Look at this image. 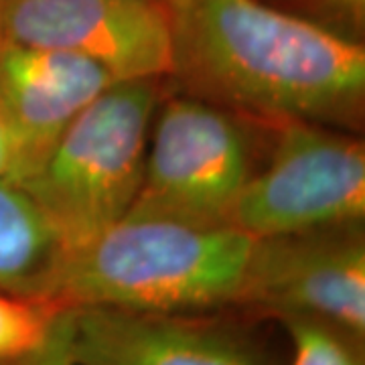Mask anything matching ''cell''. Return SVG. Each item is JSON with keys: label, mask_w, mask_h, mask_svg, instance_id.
<instances>
[{"label": "cell", "mask_w": 365, "mask_h": 365, "mask_svg": "<svg viewBox=\"0 0 365 365\" xmlns=\"http://www.w3.org/2000/svg\"><path fill=\"white\" fill-rule=\"evenodd\" d=\"M175 71L215 102L272 122L357 112L364 45L262 0H165Z\"/></svg>", "instance_id": "obj_1"}, {"label": "cell", "mask_w": 365, "mask_h": 365, "mask_svg": "<svg viewBox=\"0 0 365 365\" xmlns=\"http://www.w3.org/2000/svg\"><path fill=\"white\" fill-rule=\"evenodd\" d=\"M254 250L256 237L227 223L126 215L63 256L43 300L146 313L242 309Z\"/></svg>", "instance_id": "obj_2"}, {"label": "cell", "mask_w": 365, "mask_h": 365, "mask_svg": "<svg viewBox=\"0 0 365 365\" xmlns=\"http://www.w3.org/2000/svg\"><path fill=\"white\" fill-rule=\"evenodd\" d=\"M158 100L157 79L112 83L19 181L57 230L66 256L128 215L143 182Z\"/></svg>", "instance_id": "obj_3"}, {"label": "cell", "mask_w": 365, "mask_h": 365, "mask_svg": "<svg viewBox=\"0 0 365 365\" xmlns=\"http://www.w3.org/2000/svg\"><path fill=\"white\" fill-rule=\"evenodd\" d=\"M252 173L248 132L237 118L211 100L170 98L157 108L128 215L225 225Z\"/></svg>", "instance_id": "obj_4"}, {"label": "cell", "mask_w": 365, "mask_h": 365, "mask_svg": "<svg viewBox=\"0 0 365 365\" xmlns=\"http://www.w3.org/2000/svg\"><path fill=\"white\" fill-rule=\"evenodd\" d=\"M270 163L242 189L227 223L256 240L361 223L364 143L319 122H276Z\"/></svg>", "instance_id": "obj_5"}, {"label": "cell", "mask_w": 365, "mask_h": 365, "mask_svg": "<svg viewBox=\"0 0 365 365\" xmlns=\"http://www.w3.org/2000/svg\"><path fill=\"white\" fill-rule=\"evenodd\" d=\"M0 37L79 55L114 81L175 71L165 0H9Z\"/></svg>", "instance_id": "obj_6"}, {"label": "cell", "mask_w": 365, "mask_h": 365, "mask_svg": "<svg viewBox=\"0 0 365 365\" xmlns=\"http://www.w3.org/2000/svg\"><path fill=\"white\" fill-rule=\"evenodd\" d=\"M242 309L311 317L365 337V244L357 225L256 240Z\"/></svg>", "instance_id": "obj_7"}, {"label": "cell", "mask_w": 365, "mask_h": 365, "mask_svg": "<svg viewBox=\"0 0 365 365\" xmlns=\"http://www.w3.org/2000/svg\"><path fill=\"white\" fill-rule=\"evenodd\" d=\"M61 331L79 365H270L240 329L201 313L71 307Z\"/></svg>", "instance_id": "obj_8"}, {"label": "cell", "mask_w": 365, "mask_h": 365, "mask_svg": "<svg viewBox=\"0 0 365 365\" xmlns=\"http://www.w3.org/2000/svg\"><path fill=\"white\" fill-rule=\"evenodd\" d=\"M112 83L108 71L79 55L0 37V104L25 140L29 175L71 120Z\"/></svg>", "instance_id": "obj_9"}, {"label": "cell", "mask_w": 365, "mask_h": 365, "mask_svg": "<svg viewBox=\"0 0 365 365\" xmlns=\"http://www.w3.org/2000/svg\"><path fill=\"white\" fill-rule=\"evenodd\" d=\"M66 256L45 211L21 182L0 181V290L41 299Z\"/></svg>", "instance_id": "obj_10"}, {"label": "cell", "mask_w": 365, "mask_h": 365, "mask_svg": "<svg viewBox=\"0 0 365 365\" xmlns=\"http://www.w3.org/2000/svg\"><path fill=\"white\" fill-rule=\"evenodd\" d=\"M63 307L0 290V364L39 349Z\"/></svg>", "instance_id": "obj_11"}, {"label": "cell", "mask_w": 365, "mask_h": 365, "mask_svg": "<svg viewBox=\"0 0 365 365\" xmlns=\"http://www.w3.org/2000/svg\"><path fill=\"white\" fill-rule=\"evenodd\" d=\"M292 347V365H365L364 343L311 317L278 319Z\"/></svg>", "instance_id": "obj_12"}, {"label": "cell", "mask_w": 365, "mask_h": 365, "mask_svg": "<svg viewBox=\"0 0 365 365\" xmlns=\"http://www.w3.org/2000/svg\"><path fill=\"white\" fill-rule=\"evenodd\" d=\"M31 170L25 140L0 104V181H23Z\"/></svg>", "instance_id": "obj_13"}, {"label": "cell", "mask_w": 365, "mask_h": 365, "mask_svg": "<svg viewBox=\"0 0 365 365\" xmlns=\"http://www.w3.org/2000/svg\"><path fill=\"white\" fill-rule=\"evenodd\" d=\"M63 313V311H61ZM61 313L57 317L55 325H53L49 339L41 345L39 349L26 353L23 357H16L11 361H4L0 365H79L71 353L67 351L66 339H63V331H61Z\"/></svg>", "instance_id": "obj_14"}, {"label": "cell", "mask_w": 365, "mask_h": 365, "mask_svg": "<svg viewBox=\"0 0 365 365\" xmlns=\"http://www.w3.org/2000/svg\"><path fill=\"white\" fill-rule=\"evenodd\" d=\"M321 2L331 4V6H337L341 11H349L353 14H361L365 6V0H321Z\"/></svg>", "instance_id": "obj_15"}, {"label": "cell", "mask_w": 365, "mask_h": 365, "mask_svg": "<svg viewBox=\"0 0 365 365\" xmlns=\"http://www.w3.org/2000/svg\"><path fill=\"white\" fill-rule=\"evenodd\" d=\"M9 0H0V19H2V13H4V6H6Z\"/></svg>", "instance_id": "obj_16"}]
</instances>
